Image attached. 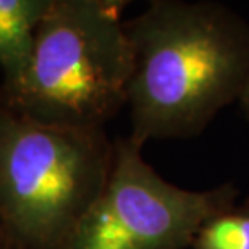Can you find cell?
<instances>
[{"mask_svg":"<svg viewBox=\"0 0 249 249\" xmlns=\"http://www.w3.org/2000/svg\"><path fill=\"white\" fill-rule=\"evenodd\" d=\"M126 31L134 52L128 88L131 134L193 138L249 86V23L225 5L154 0Z\"/></svg>","mask_w":249,"mask_h":249,"instance_id":"obj_1","label":"cell"},{"mask_svg":"<svg viewBox=\"0 0 249 249\" xmlns=\"http://www.w3.org/2000/svg\"><path fill=\"white\" fill-rule=\"evenodd\" d=\"M112 157L104 129L44 124L0 102V243L71 249Z\"/></svg>","mask_w":249,"mask_h":249,"instance_id":"obj_2","label":"cell"},{"mask_svg":"<svg viewBox=\"0 0 249 249\" xmlns=\"http://www.w3.org/2000/svg\"><path fill=\"white\" fill-rule=\"evenodd\" d=\"M123 0H52L26 78L0 101L44 124L104 129L128 104L134 52Z\"/></svg>","mask_w":249,"mask_h":249,"instance_id":"obj_3","label":"cell"},{"mask_svg":"<svg viewBox=\"0 0 249 249\" xmlns=\"http://www.w3.org/2000/svg\"><path fill=\"white\" fill-rule=\"evenodd\" d=\"M131 138L113 141L112 167L71 249H185L209 218L235 207L231 185L188 191L165 181Z\"/></svg>","mask_w":249,"mask_h":249,"instance_id":"obj_4","label":"cell"},{"mask_svg":"<svg viewBox=\"0 0 249 249\" xmlns=\"http://www.w3.org/2000/svg\"><path fill=\"white\" fill-rule=\"evenodd\" d=\"M52 0H0V101L21 88L31 63L36 31Z\"/></svg>","mask_w":249,"mask_h":249,"instance_id":"obj_5","label":"cell"},{"mask_svg":"<svg viewBox=\"0 0 249 249\" xmlns=\"http://www.w3.org/2000/svg\"><path fill=\"white\" fill-rule=\"evenodd\" d=\"M193 249H249V197L202 223Z\"/></svg>","mask_w":249,"mask_h":249,"instance_id":"obj_6","label":"cell"},{"mask_svg":"<svg viewBox=\"0 0 249 249\" xmlns=\"http://www.w3.org/2000/svg\"><path fill=\"white\" fill-rule=\"evenodd\" d=\"M241 106H243V108H245L246 115H248V118H249V86H248V89H246L245 96L241 97Z\"/></svg>","mask_w":249,"mask_h":249,"instance_id":"obj_7","label":"cell"},{"mask_svg":"<svg viewBox=\"0 0 249 249\" xmlns=\"http://www.w3.org/2000/svg\"><path fill=\"white\" fill-rule=\"evenodd\" d=\"M0 249H7V248H5L3 245H0Z\"/></svg>","mask_w":249,"mask_h":249,"instance_id":"obj_8","label":"cell"},{"mask_svg":"<svg viewBox=\"0 0 249 249\" xmlns=\"http://www.w3.org/2000/svg\"><path fill=\"white\" fill-rule=\"evenodd\" d=\"M0 245H2V243H0Z\"/></svg>","mask_w":249,"mask_h":249,"instance_id":"obj_9","label":"cell"}]
</instances>
